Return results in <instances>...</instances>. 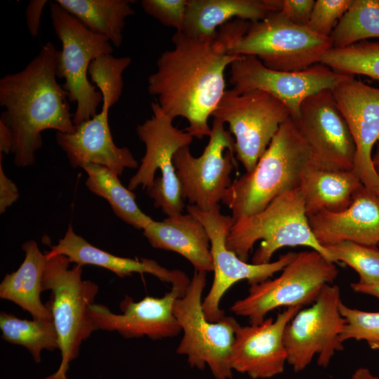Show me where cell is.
Segmentation results:
<instances>
[{
  "label": "cell",
  "instance_id": "6da1fadb",
  "mask_svg": "<svg viewBox=\"0 0 379 379\" xmlns=\"http://www.w3.org/2000/svg\"><path fill=\"white\" fill-rule=\"evenodd\" d=\"M250 25L235 19L206 39L176 31L171 38L173 48L160 55L156 72L148 77L149 93L173 119H186L185 131L193 138L210 136L208 121L226 91L225 69L240 57L232 49Z\"/></svg>",
  "mask_w": 379,
  "mask_h": 379
},
{
  "label": "cell",
  "instance_id": "7a4b0ae2",
  "mask_svg": "<svg viewBox=\"0 0 379 379\" xmlns=\"http://www.w3.org/2000/svg\"><path fill=\"white\" fill-rule=\"evenodd\" d=\"M58 51L46 42L37 55L20 72L0 79V121L11 132L13 163L20 168L32 166L43 145L41 133L54 129L75 132L67 92L57 81Z\"/></svg>",
  "mask_w": 379,
  "mask_h": 379
},
{
  "label": "cell",
  "instance_id": "3957f363",
  "mask_svg": "<svg viewBox=\"0 0 379 379\" xmlns=\"http://www.w3.org/2000/svg\"><path fill=\"white\" fill-rule=\"evenodd\" d=\"M310 164V147L290 117L280 126L254 169L234 180L225 192L221 201L232 211L233 224L298 188Z\"/></svg>",
  "mask_w": 379,
  "mask_h": 379
},
{
  "label": "cell",
  "instance_id": "277c9868",
  "mask_svg": "<svg viewBox=\"0 0 379 379\" xmlns=\"http://www.w3.org/2000/svg\"><path fill=\"white\" fill-rule=\"evenodd\" d=\"M258 240L262 242L252 257L253 264L268 263L279 248L297 246H307L335 263L311 230L299 187L278 196L260 212L235 222L227 235L226 245L241 260L247 262L250 251Z\"/></svg>",
  "mask_w": 379,
  "mask_h": 379
},
{
  "label": "cell",
  "instance_id": "5b68a950",
  "mask_svg": "<svg viewBox=\"0 0 379 379\" xmlns=\"http://www.w3.org/2000/svg\"><path fill=\"white\" fill-rule=\"evenodd\" d=\"M70 263L62 255L47 256L41 288L51 291L45 305L53 315L62 360L58 370L44 379H67L69 364L78 357L82 342L97 331L88 307L94 303L98 286L82 279V266L69 268Z\"/></svg>",
  "mask_w": 379,
  "mask_h": 379
},
{
  "label": "cell",
  "instance_id": "8992f818",
  "mask_svg": "<svg viewBox=\"0 0 379 379\" xmlns=\"http://www.w3.org/2000/svg\"><path fill=\"white\" fill-rule=\"evenodd\" d=\"M152 116L136 127L139 139L145 145V153L136 173L128 182L131 191L141 186L167 216L182 213L184 199L173 164L174 154L190 146L193 136L173 125L169 117L157 102L151 103Z\"/></svg>",
  "mask_w": 379,
  "mask_h": 379
},
{
  "label": "cell",
  "instance_id": "52a82bcc",
  "mask_svg": "<svg viewBox=\"0 0 379 379\" xmlns=\"http://www.w3.org/2000/svg\"><path fill=\"white\" fill-rule=\"evenodd\" d=\"M50 11L53 27L62 43L56 75L65 79L62 86L69 102L77 104L73 123L78 126L95 117L102 101V93L87 78L89 66L97 58L112 54L113 48L108 38L88 29L55 1L50 3Z\"/></svg>",
  "mask_w": 379,
  "mask_h": 379
},
{
  "label": "cell",
  "instance_id": "ba28073f",
  "mask_svg": "<svg viewBox=\"0 0 379 379\" xmlns=\"http://www.w3.org/2000/svg\"><path fill=\"white\" fill-rule=\"evenodd\" d=\"M206 274L194 270L185 294L174 303L173 313L183 331L176 352L186 356L191 367L208 366L215 379H230L232 347L240 324L230 316L215 322L206 318L201 298Z\"/></svg>",
  "mask_w": 379,
  "mask_h": 379
},
{
  "label": "cell",
  "instance_id": "9c48e42d",
  "mask_svg": "<svg viewBox=\"0 0 379 379\" xmlns=\"http://www.w3.org/2000/svg\"><path fill=\"white\" fill-rule=\"evenodd\" d=\"M338 274L335 263L319 252L311 249L296 253L278 277L250 285L248 295L234 302L230 310L247 317L250 324H259L278 307L314 302L324 286L331 284Z\"/></svg>",
  "mask_w": 379,
  "mask_h": 379
},
{
  "label": "cell",
  "instance_id": "30bf717a",
  "mask_svg": "<svg viewBox=\"0 0 379 379\" xmlns=\"http://www.w3.org/2000/svg\"><path fill=\"white\" fill-rule=\"evenodd\" d=\"M332 48L331 37L295 25L278 12H272L260 21L251 22L232 53L255 56L274 70L298 72L319 63L322 55Z\"/></svg>",
  "mask_w": 379,
  "mask_h": 379
},
{
  "label": "cell",
  "instance_id": "8fae6325",
  "mask_svg": "<svg viewBox=\"0 0 379 379\" xmlns=\"http://www.w3.org/2000/svg\"><path fill=\"white\" fill-rule=\"evenodd\" d=\"M212 116L228 124L235 139L236 157L249 173L291 113L267 92L252 90L239 93L231 88L225 91Z\"/></svg>",
  "mask_w": 379,
  "mask_h": 379
},
{
  "label": "cell",
  "instance_id": "7c38bea8",
  "mask_svg": "<svg viewBox=\"0 0 379 379\" xmlns=\"http://www.w3.org/2000/svg\"><path fill=\"white\" fill-rule=\"evenodd\" d=\"M340 290L326 284L312 305L300 310L287 324L284 341L287 363L295 373L305 369L317 357L326 368L337 352L343 350L340 335L346 323L340 313Z\"/></svg>",
  "mask_w": 379,
  "mask_h": 379
},
{
  "label": "cell",
  "instance_id": "4fadbf2b",
  "mask_svg": "<svg viewBox=\"0 0 379 379\" xmlns=\"http://www.w3.org/2000/svg\"><path fill=\"white\" fill-rule=\"evenodd\" d=\"M186 209L203 224L210 238L214 278L202 302V307L206 318L211 321H218L225 316L220 308V302L234 284L241 280H247L250 285L264 281L282 271L296 255V253L288 252L274 262L260 265L248 263L227 247L226 239L233 220L232 216L221 213L219 204L209 211H202L191 204L187 206Z\"/></svg>",
  "mask_w": 379,
  "mask_h": 379
},
{
  "label": "cell",
  "instance_id": "5bb4252c",
  "mask_svg": "<svg viewBox=\"0 0 379 379\" xmlns=\"http://www.w3.org/2000/svg\"><path fill=\"white\" fill-rule=\"evenodd\" d=\"M234 145L235 140L225 128V124L213 119L208 142L200 157H194L189 146L174 154L173 164L184 200L202 211L219 204L232 182Z\"/></svg>",
  "mask_w": 379,
  "mask_h": 379
},
{
  "label": "cell",
  "instance_id": "9a60e30c",
  "mask_svg": "<svg viewBox=\"0 0 379 379\" xmlns=\"http://www.w3.org/2000/svg\"><path fill=\"white\" fill-rule=\"evenodd\" d=\"M347 75L321 63L298 72L277 71L267 67L255 56L240 55L230 65L229 81L232 89L239 93L261 90L272 94L288 107L291 117L295 119L307 98L331 90Z\"/></svg>",
  "mask_w": 379,
  "mask_h": 379
},
{
  "label": "cell",
  "instance_id": "2e32d148",
  "mask_svg": "<svg viewBox=\"0 0 379 379\" xmlns=\"http://www.w3.org/2000/svg\"><path fill=\"white\" fill-rule=\"evenodd\" d=\"M293 119L310 147L311 165L333 171L353 170L355 145L331 89L307 98L298 117Z\"/></svg>",
  "mask_w": 379,
  "mask_h": 379
},
{
  "label": "cell",
  "instance_id": "e0dca14e",
  "mask_svg": "<svg viewBox=\"0 0 379 379\" xmlns=\"http://www.w3.org/2000/svg\"><path fill=\"white\" fill-rule=\"evenodd\" d=\"M190 281L180 270L171 291L164 296H146L135 302L126 295L119 304L121 314H114L105 305L93 303L88 307L89 317L97 330L117 331L125 338L175 337L182 329L174 315L173 305L185 294Z\"/></svg>",
  "mask_w": 379,
  "mask_h": 379
},
{
  "label": "cell",
  "instance_id": "ac0fdd59",
  "mask_svg": "<svg viewBox=\"0 0 379 379\" xmlns=\"http://www.w3.org/2000/svg\"><path fill=\"white\" fill-rule=\"evenodd\" d=\"M331 91L355 145L352 171L366 187L379 195V174L372 160L373 147L379 142V88L348 74Z\"/></svg>",
  "mask_w": 379,
  "mask_h": 379
},
{
  "label": "cell",
  "instance_id": "d6986e66",
  "mask_svg": "<svg viewBox=\"0 0 379 379\" xmlns=\"http://www.w3.org/2000/svg\"><path fill=\"white\" fill-rule=\"evenodd\" d=\"M302 307H286L275 319H265L259 324L239 325L231 352L232 371L252 379L270 378L282 373L287 363L284 331Z\"/></svg>",
  "mask_w": 379,
  "mask_h": 379
},
{
  "label": "cell",
  "instance_id": "ffe728a7",
  "mask_svg": "<svg viewBox=\"0 0 379 379\" xmlns=\"http://www.w3.org/2000/svg\"><path fill=\"white\" fill-rule=\"evenodd\" d=\"M102 102L100 112L77 126L75 132H57L55 139L73 168H81L86 164H98L119 176L126 168L139 167L138 163L127 147H119L114 142L108 114L115 103L108 96H102Z\"/></svg>",
  "mask_w": 379,
  "mask_h": 379
},
{
  "label": "cell",
  "instance_id": "44dd1931",
  "mask_svg": "<svg viewBox=\"0 0 379 379\" xmlns=\"http://www.w3.org/2000/svg\"><path fill=\"white\" fill-rule=\"evenodd\" d=\"M307 218L315 238L324 247L343 241L379 244V195L365 186L346 209L321 211Z\"/></svg>",
  "mask_w": 379,
  "mask_h": 379
},
{
  "label": "cell",
  "instance_id": "7402d4cb",
  "mask_svg": "<svg viewBox=\"0 0 379 379\" xmlns=\"http://www.w3.org/2000/svg\"><path fill=\"white\" fill-rule=\"evenodd\" d=\"M152 246L179 253L199 272L213 271L208 234L192 214L180 213L162 221L152 220L143 229Z\"/></svg>",
  "mask_w": 379,
  "mask_h": 379
},
{
  "label": "cell",
  "instance_id": "603a6c76",
  "mask_svg": "<svg viewBox=\"0 0 379 379\" xmlns=\"http://www.w3.org/2000/svg\"><path fill=\"white\" fill-rule=\"evenodd\" d=\"M45 253L47 256L65 255L70 262L82 267L85 265L99 266L112 271L119 277L131 276L133 273H147L161 281L172 284L180 272V270H168L151 259L123 258L96 248L77 234L71 224L63 238Z\"/></svg>",
  "mask_w": 379,
  "mask_h": 379
},
{
  "label": "cell",
  "instance_id": "cb8c5ba5",
  "mask_svg": "<svg viewBox=\"0 0 379 379\" xmlns=\"http://www.w3.org/2000/svg\"><path fill=\"white\" fill-rule=\"evenodd\" d=\"M272 13L267 0H187L182 32L192 38L206 39L217 28L235 19L260 21Z\"/></svg>",
  "mask_w": 379,
  "mask_h": 379
},
{
  "label": "cell",
  "instance_id": "d4e9b609",
  "mask_svg": "<svg viewBox=\"0 0 379 379\" xmlns=\"http://www.w3.org/2000/svg\"><path fill=\"white\" fill-rule=\"evenodd\" d=\"M353 171H333L310 165L299 188L308 215L321 212H339L348 208L364 187Z\"/></svg>",
  "mask_w": 379,
  "mask_h": 379
},
{
  "label": "cell",
  "instance_id": "484cf974",
  "mask_svg": "<svg viewBox=\"0 0 379 379\" xmlns=\"http://www.w3.org/2000/svg\"><path fill=\"white\" fill-rule=\"evenodd\" d=\"M22 249L25 259L16 271L4 277L0 284V298L17 304L33 319L53 320L51 312L40 299L47 256L34 240L23 243Z\"/></svg>",
  "mask_w": 379,
  "mask_h": 379
},
{
  "label": "cell",
  "instance_id": "4316f807",
  "mask_svg": "<svg viewBox=\"0 0 379 379\" xmlns=\"http://www.w3.org/2000/svg\"><path fill=\"white\" fill-rule=\"evenodd\" d=\"M68 13L94 33L109 39L116 47L123 41L128 17L133 15L129 0H56Z\"/></svg>",
  "mask_w": 379,
  "mask_h": 379
},
{
  "label": "cell",
  "instance_id": "83f0119b",
  "mask_svg": "<svg viewBox=\"0 0 379 379\" xmlns=\"http://www.w3.org/2000/svg\"><path fill=\"white\" fill-rule=\"evenodd\" d=\"M81 168L87 174L88 189L106 199L114 214L124 222L143 230L153 220L140 209L135 194L121 184L119 175L112 170L93 164H86Z\"/></svg>",
  "mask_w": 379,
  "mask_h": 379
},
{
  "label": "cell",
  "instance_id": "f1b7e54d",
  "mask_svg": "<svg viewBox=\"0 0 379 379\" xmlns=\"http://www.w3.org/2000/svg\"><path fill=\"white\" fill-rule=\"evenodd\" d=\"M1 338L8 343L26 347L36 362L41 361L43 350L59 349L58 333L53 320L29 321L1 312Z\"/></svg>",
  "mask_w": 379,
  "mask_h": 379
},
{
  "label": "cell",
  "instance_id": "f546056e",
  "mask_svg": "<svg viewBox=\"0 0 379 379\" xmlns=\"http://www.w3.org/2000/svg\"><path fill=\"white\" fill-rule=\"evenodd\" d=\"M330 37L336 48L379 38V0H352Z\"/></svg>",
  "mask_w": 379,
  "mask_h": 379
},
{
  "label": "cell",
  "instance_id": "4dcf8cb0",
  "mask_svg": "<svg viewBox=\"0 0 379 379\" xmlns=\"http://www.w3.org/2000/svg\"><path fill=\"white\" fill-rule=\"evenodd\" d=\"M319 63L339 73L364 75L379 81V41H360L345 48H332L322 55Z\"/></svg>",
  "mask_w": 379,
  "mask_h": 379
},
{
  "label": "cell",
  "instance_id": "1f68e13d",
  "mask_svg": "<svg viewBox=\"0 0 379 379\" xmlns=\"http://www.w3.org/2000/svg\"><path fill=\"white\" fill-rule=\"evenodd\" d=\"M335 263L340 262L354 269L362 284L379 282V248L352 241H343L325 246Z\"/></svg>",
  "mask_w": 379,
  "mask_h": 379
},
{
  "label": "cell",
  "instance_id": "d6a6232c",
  "mask_svg": "<svg viewBox=\"0 0 379 379\" xmlns=\"http://www.w3.org/2000/svg\"><path fill=\"white\" fill-rule=\"evenodd\" d=\"M340 310L346 321L340 335L343 343L351 339L366 340L368 345L379 343V312L351 308L343 302Z\"/></svg>",
  "mask_w": 379,
  "mask_h": 379
},
{
  "label": "cell",
  "instance_id": "836d02e7",
  "mask_svg": "<svg viewBox=\"0 0 379 379\" xmlns=\"http://www.w3.org/2000/svg\"><path fill=\"white\" fill-rule=\"evenodd\" d=\"M352 2V0L315 1L307 27L319 35L330 37Z\"/></svg>",
  "mask_w": 379,
  "mask_h": 379
},
{
  "label": "cell",
  "instance_id": "e575fe53",
  "mask_svg": "<svg viewBox=\"0 0 379 379\" xmlns=\"http://www.w3.org/2000/svg\"><path fill=\"white\" fill-rule=\"evenodd\" d=\"M143 11L166 27L182 31L187 0H142Z\"/></svg>",
  "mask_w": 379,
  "mask_h": 379
},
{
  "label": "cell",
  "instance_id": "d590c367",
  "mask_svg": "<svg viewBox=\"0 0 379 379\" xmlns=\"http://www.w3.org/2000/svg\"><path fill=\"white\" fill-rule=\"evenodd\" d=\"M272 12H278L291 22L307 25L315 1L313 0H267Z\"/></svg>",
  "mask_w": 379,
  "mask_h": 379
},
{
  "label": "cell",
  "instance_id": "8d00e7d4",
  "mask_svg": "<svg viewBox=\"0 0 379 379\" xmlns=\"http://www.w3.org/2000/svg\"><path fill=\"white\" fill-rule=\"evenodd\" d=\"M2 155H0V213L6 209L19 198V192L15 184L4 173L2 164Z\"/></svg>",
  "mask_w": 379,
  "mask_h": 379
},
{
  "label": "cell",
  "instance_id": "74e56055",
  "mask_svg": "<svg viewBox=\"0 0 379 379\" xmlns=\"http://www.w3.org/2000/svg\"><path fill=\"white\" fill-rule=\"evenodd\" d=\"M47 0H31L25 11L26 23L29 34L36 37L40 27L41 16Z\"/></svg>",
  "mask_w": 379,
  "mask_h": 379
},
{
  "label": "cell",
  "instance_id": "f35d334b",
  "mask_svg": "<svg viewBox=\"0 0 379 379\" xmlns=\"http://www.w3.org/2000/svg\"><path fill=\"white\" fill-rule=\"evenodd\" d=\"M13 140L9 128L0 121V154L12 152Z\"/></svg>",
  "mask_w": 379,
  "mask_h": 379
},
{
  "label": "cell",
  "instance_id": "ab89813d",
  "mask_svg": "<svg viewBox=\"0 0 379 379\" xmlns=\"http://www.w3.org/2000/svg\"><path fill=\"white\" fill-rule=\"evenodd\" d=\"M350 286L356 293L372 295L379 299V282L369 285L354 282L352 283Z\"/></svg>",
  "mask_w": 379,
  "mask_h": 379
},
{
  "label": "cell",
  "instance_id": "60d3db41",
  "mask_svg": "<svg viewBox=\"0 0 379 379\" xmlns=\"http://www.w3.org/2000/svg\"><path fill=\"white\" fill-rule=\"evenodd\" d=\"M351 379H379V377L373 375L368 368L359 367L354 371Z\"/></svg>",
  "mask_w": 379,
  "mask_h": 379
},
{
  "label": "cell",
  "instance_id": "b9f144b4",
  "mask_svg": "<svg viewBox=\"0 0 379 379\" xmlns=\"http://www.w3.org/2000/svg\"><path fill=\"white\" fill-rule=\"evenodd\" d=\"M373 164L375 170L379 174V145L378 147L377 152L372 156Z\"/></svg>",
  "mask_w": 379,
  "mask_h": 379
},
{
  "label": "cell",
  "instance_id": "7bdbcfd3",
  "mask_svg": "<svg viewBox=\"0 0 379 379\" xmlns=\"http://www.w3.org/2000/svg\"><path fill=\"white\" fill-rule=\"evenodd\" d=\"M369 347L372 350H378L379 351V343H371L369 344Z\"/></svg>",
  "mask_w": 379,
  "mask_h": 379
}]
</instances>
